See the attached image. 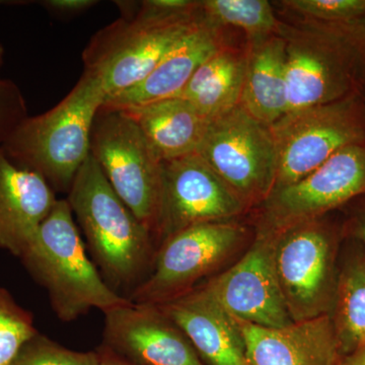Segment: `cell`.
I'll return each instance as SVG.
<instances>
[{
    "mask_svg": "<svg viewBox=\"0 0 365 365\" xmlns=\"http://www.w3.org/2000/svg\"><path fill=\"white\" fill-rule=\"evenodd\" d=\"M66 200L101 275L115 292L128 299L153 267L157 246L150 228L118 196L91 155Z\"/></svg>",
    "mask_w": 365,
    "mask_h": 365,
    "instance_id": "6da1fadb",
    "label": "cell"
},
{
    "mask_svg": "<svg viewBox=\"0 0 365 365\" xmlns=\"http://www.w3.org/2000/svg\"><path fill=\"white\" fill-rule=\"evenodd\" d=\"M20 259L66 323L93 309L105 314L131 302L106 283L88 256L66 199H58Z\"/></svg>",
    "mask_w": 365,
    "mask_h": 365,
    "instance_id": "7a4b0ae2",
    "label": "cell"
},
{
    "mask_svg": "<svg viewBox=\"0 0 365 365\" xmlns=\"http://www.w3.org/2000/svg\"><path fill=\"white\" fill-rule=\"evenodd\" d=\"M105 98L100 81L83 72L58 105L39 116L26 118L2 150L19 167L44 178L55 192L68 194L90 157L91 128Z\"/></svg>",
    "mask_w": 365,
    "mask_h": 365,
    "instance_id": "3957f363",
    "label": "cell"
},
{
    "mask_svg": "<svg viewBox=\"0 0 365 365\" xmlns=\"http://www.w3.org/2000/svg\"><path fill=\"white\" fill-rule=\"evenodd\" d=\"M255 232L235 222L186 228L157 250L150 275L132 292V304L160 307L222 272L251 246Z\"/></svg>",
    "mask_w": 365,
    "mask_h": 365,
    "instance_id": "277c9868",
    "label": "cell"
},
{
    "mask_svg": "<svg viewBox=\"0 0 365 365\" xmlns=\"http://www.w3.org/2000/svg\"><path fill=\"white\" fill-rule=\"evenodd\" d=\"M201 20V6L181 18L122 16L91 37L83 53V72L100 81L106 98L114 97L143 81Z\"/></svg>",
    "mask_w": 365,
    "mask_h": 365,
    "instance_id": "5b68a950",
    "label": "cell"
},
{
    "mask_svg": "<svg viewBox=\"0 0 365 365\" xmlns=\"http://www.w3.org/2000/svg\"><path fill=\"white\" fill-rule=\"evenodd\" d=\"M268 237L273 239L274 267L292 322L330 314L339 274L332 227L319 217Z\"/></svg>",
    "mask_w": 365,
    "mask_h": 365,
    "instance_id": "8992f818",
    "label": "cell"
},
{
    "mask_svg": "<svg viewBox=\"0 0 365 365\" xmlns=\"http://www.w3.org/2000/svg\"><path fill=\"white\" fill-rule=\"evenodd\" d=\"M197 153L247 208L260 207L272 193L278 165L273 132L241 105L209 122Z\"/></svg>",
    "mask_w": 365,
    "mask_h": 365,
    "instance_id": "52a82bcc",
    "label": "cell"
},
{
    "mask_svg": "<svg viewBox=\"0 0 365 365\" xmlns=\"http://www.w3.org/2000/svg\"><path fill=\"white\" fill-rule=\"evenodd\" d=\"M91 155L118 196L153 234L163 162L135 122L122 110L102 106L91 128Z\"/></svg>",
    "mask_w": 365,
    "mask_h": 365,
    "instance_id": "ba28073f",
    "label": "cell"
},
{
    "mask_svg": "<svg viewBox=\"0 0 365 365\" xmlns=\"http://www.w3.org/2000/svg\"><path fill=\"white\" fill-rule=\"evenodd\" d=\"M365 194V141L346 146L304 179L272 192L260 206L255 234L274 235L324 217Z\"/></svg>",
    "mask_w": 365,
    "mask_h": 365,
    "instance_id": "9c48e42d",
    "label": "cell"
},
{
    "mask_svg": "<svg viewBox=\"0 0 365 365\" xmlns=\"http://www.w3.org/2000/svg\"><path fill=\"white\" fill-rule=\"evenodd\" d=\"M247 206L199 153L163 163L153 240L157 250L173 235L195 225L232 222Z\"/></svg>",
    "mask_w": 365,
    "mask_h": 365,
    "instance_id": "30bf717a",
    "label": "cell"
},
{
    "mask_svg": "<svg viewBox=\"0 0 365 365\" xmlns=\"http://www.w3.org/2000/svg\"><path fill=\"white\" fill-rule=\"evenodd\" d=\"M271 130L278 153L273 192L300 181L337 151L365 138L361 118L349 101L287 115Z\"/></svg>",
    "mask_w": 365,
    "mask_h": 365,
    "instance_id": "8fae6325",
    "label": "cell"
},
{
    "mask_svg": "<svg viewBox=\"0 0 365 365\" xmlns=\"http://www.w3.org/2000/svg\"><path fill=\"white\" fill-rule=\"evenodd\" d=\"M201 287L235 319L266 328L294 323L274 267L272 237L255 234L251 246L232 265Z\"/></svg>",
    "mask_w": 365,
    "mask_h": 365,
    "instance_id": "7c38bea8",
    "label": "cell"
},
{
    "mask_svg": "<svg viewBox=\"0 0 365 365\" xmlns=\"http://www.w3.org/2000/svg\"><path fill=\"white\" fill-rule=\"evenodd\" d=\"M103 345L137 365H206L160 307L130 304L105 313Z\"/></svg>",
    "mask_w": 365,
    "mask_h": 365,
    "instance_id": "4fadbf2b",
    "label": "cell"
},
{
    "mask_svg": "<svg viewBox=\"0 0 365 365\" xmlns=\"http://www.w3.org/2000/svg\"><path fill=\"white\" fill-rule=\"evenodd\" d=\"M250 365H338L342 352L330 314L266 328L235 319Z\"/></svg>",
    "mask_w": 365,
    "mask_h": 365,
    "instance_id": "5bb4252c",
    "label": "cell"
},
{
    "mask_svg": "<svg viewBox=\"0 0 365 365\" xmlns=\"http://www.w3.org/2000/svg\"><path fill=\"white\" fill-rule=\"evenodd\" d=\"M58 199L47 181L0 146V248L21 258Z\"/></svg>",
    "mask_w": 365,
    "mask_h": 365,
    "instance_id": "9a60e30c",
    "label": "cell"
},
{
    "mask_svg": "<svg viewBox=\"0 0 365 365\" xmlns=\"http://www.w3.org/2000/svg\"><path fill=\"white\" fill-rule=\"evenodd\" d=\"M160 307L186 334L206 365H250L234 317L201 285Z\"/></svg>",
    "mask_w": 365,
    "mask_h": 365,
    "instance_id": "2e32d148",
    "label": "cell"
},
{
    "mask_svg": "<svg viewBox=\"0 0 365 365\" xmlns=\"http://www.w3.org/2000/svg\"><path fill=\"white\" fill-rule=\"evenodd\" d=\"M222 48L217 28L202 18L143 81L123 93L106 98L103 105L124 109L179 97L197 69Z\"/></svg>",
    "mask_w": 365,
    "mask_h": 365,
    "instance_id": "e0dca14e",
    "label": "cell"
},
{
    "mask_svg": "<svg viewBox=\"0 0 365 365\" xmlns=\"http://www.w3.org/2000/svg\"><path fill=\"white\" fill-rule=\"evenodd\" d=\"M285 79L287 115L336 102L344 91V76L333 53L309 38L287 42Z\"/></svg>",
    "mask_w": 365,
    "mask_h": 365,
    "instance_id": "ac0fdd59",
    "label": "cell"
},
{
    "mask_svg": "<svg viewBox=\"0 0 365 365\" xmlns=\"http://www.w3.org/2000/svg\"><path fill=\"white\" fill-rule=\"evenodd\" d=\"M119 110L135 122L163 163L197 153L210 122L179 97Z\"/></svg>",
    "mask_w": 365,
    "mask_h": 365,
    "instance_id": "d6986e66",
    "label": "cell"
},
{
    "mask_svg": "<svg viewBox=\"0 0 365 365\" xmlns=\"http://www.w3.org/2000/svg\"><path fill=\"white\" fill-rule=\"evenodd\" d=\"M287 44L276 36L255 40L247 57L240 105L270 127L287 113Z\"/></svg>",
    "mask_w": 365,
    "mask_h": 365,
    "instance_id": "ffe728a7",
    "label": "cell"
},
{
    "mask_svg": "<svg viewBox=\"0 0 365 365\" xmlns=\"http://www.w3.org/2000/svg\"><path fill=\"white\" fill-rule=\"evenodd\" d=\"M246 62L222 47L197 69L179 98L191 103L208 121L222 116L241 102Z\"/></svg>",
    "mask_w": 365,
    "mask_h": 365,
    "instance_id": "44dd1931",
    "label": "cell"
},
{
    "mask_svg": "<svg viewBox=\"0 0 365 365\" xmlns=\"http://www.w3.org/2000/svg\"><path fill=\"white\" fill-rule=\"evenodd\" d=\"M330 317L342 355L365 347V256L350 259L338 274Z\"/></svg>",
    "mask_w": 365,
    "mask_h": 365,
    "instance_id": "7402d4cb",
    "label": "cell"
},
{
    "mask_svg": "<svg viewBox=\"0 0 365 365\" xmlns=\"http://www.w3.org/2000/svg\"><path fill=\"white\" fill-rule=\"evenodd\" d=\"M201 14L210 25L237 26L254 41L269 37L277 29V19L267 0H205L201 1Z\"/></svg>",
    "mask_w": 365,
    "mask_h": 365,
    "instance_id": "603a6c76",
    "label": "cell"
},
{
    "mask_svg": "<svg viewBox=\"0 0 365 365\" xmlns=\"http://www.w3.org/2000/svg\"><path fill=\"white\" fill-rule=\"evenodd\" d=\"M38 333L33 314L0 287V365H13L21 347Z\"/></svg>",
    "mask_w": 365,
    "mask_h": 365,
    "instance_id": "cb8c5ba5",
    "label": "cell"
},
{
    "mask_svg": "<svg viewBox=\"0 0 365 365\" xmlns=\"http://www.w3.org/2000/svg\"><path fill=\"white\" fill-rule=\"evenodd\" d=\"M13 365H102L97 350L78 352L68 349L38 333L21 347Z\"/></svg>",
    "mask_w": 365,
    "mask_h": 365,
    "instance_id": "d4e9b609",
    "label": "cell"
},
{
    "mask_svg": "<svg viewBox=\"0 0 365 365\" xmlns=\"http://www.w3.org/2000/svg\"><path fill=\"white\" fill-rule=\"evenodd\" d=\"M285 6L323 21H346L365 13V0H289Z\"/></svg>",
    "mask_w": 365,
    "mask_h": 365,
    "instance_id": "484cf974",
    "label": "cell"
},
{
    "mask_svg": "<svg viewBox=\"0 0 365 365\" xmlns=\"http://www.w3.org/2000/svg\"><path fill=\"white\" fill-rule=\"evenodd\" d=\"M26 100L11 79L0 78V146L28 118Z\"/></svg>",
    "mask_w": 365,
    "mask_h": 365,
    "instance_id": "4316f807",
    "label": "cell"
},
{
    "mask_svg": "<svg viewBox=\"0 0 365 365\" xmlns=\"http://www.w3.org/2000/svg\"><path fill=\"white\" fill-rule=\"evenodd\" d=\"M48 11L60 16H73L96 6L95 0H46L41 2Z\"/></svg>",
    "mask_w": 365,
    "mask_h": 365,
    "instance_id": "83f0119b",
    "label": "cell"
},
{
    "mask_svg": "<svg viewBox=\"0 0 365 365\" xmlns=\"http://www.w3.org/2000/svg\"><path fill=\"white\" fill-rule=\"evenodd\" d=\"M96 350L100 355L101 364L102 365H137L116 354L111 349L106 347L105 345L101 344Z\"/></svg>",
    "mask_w": 365,
    "mask_h": 365,
    "instance_id": "f1b7e54d",
    "label": "cell"
},
{
    "mask_svg": "<svg viewBox=\"0 0 365 365\" xmlns=\"http://www.w3.org/2000/svg\"><path fill=\"white\" fill-rule=\"evenodd\" d=\"M338 365H365V347L342 355Z\"/></svg>",
    "mask_w": 365,
    "mask_h": 365,
    "instance_id": "f546056e",
    "label": "cell"
},
{
    "mask_svg": "<svg viewBox=\"0 0 365 365\" xmlns=\"http://www.w3.org/2000/svg\"><path fill=\"white\" fill-rule=\"evenodd\" d=\"M354 235L361 242L365 249V216L357 220L354 227Z\"/></svg>",
    "mask_w": 365,
    "mask_h": 365,
    "instance_id": "4dcf8cb0",
    "label": "cell"
},
{
    "mask_svg": "<svg viewBox=\"0 0 365 365\" xmlns=\"http://www.w3.org/2000/svg\"><path fill=\"white\" fill-rule=\"evenodd\" d=\"M4 48L2 46L1 43H0V68H1L2 64H4Z\"/></svg>",
    "mask_w": 365,
    "mask_h": 365,
    "instance_id": "1f68e13d",
    "label": "cell"
},
{
    "mask_svg": "<svg viewBox=\"0 0 365 365\" xmlns=\"http://www.w3.org/2000/svg\"><path fill=\"white\" fill-rule=\"evenodd\" d=\"M0 4H4V1H0Z\"/></svg>",
    "mask_w": 365,
    "mask_h": 365,
    "instance_id": "d6a6232c",
    "label": "cell"
}]
</instances>
